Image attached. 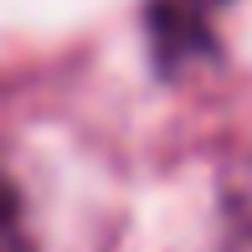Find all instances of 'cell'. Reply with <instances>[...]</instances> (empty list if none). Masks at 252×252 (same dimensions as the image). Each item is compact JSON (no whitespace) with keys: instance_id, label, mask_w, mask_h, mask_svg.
I'll return each mask as SVG.
<instances>
[{"instance_id":"cell-1","label":"cell","mask_w":252,"mask_h":252,"mask_svg":"<svg viewBox=\"0 0 252 252\" xmlns=\"http://www.w3.org/2000/svg\"><path fill=\"white\" fill-rule=\"evenodd\" d=\"M226 0H150L144 5V31H150V57L159 77H180L196 62H211L216 52V16Z\"/></svg>"},{"instance_id":"cell-2","label":"cell","mask_w":252,"mask_h":252,"mask_svg":"<svg viewBox=\"0 0 252 252\" xmlns=\"http://www.w3.org/2000/svg\"><path fill=\"white\" fill-rule=\"evenodd\" d=\"M221 211H226V221H232V232L252 247V155L237 159L221 175Z\"/></svg>"},{"instance_id":"cell-3","label":"cell","mask_w":252,"mask_h":252,"mask_svg":"<svg viewBox=\"0 0 252 252\" xmlns=\"http://www.w3.org/2000/svg\"><path fill=\"white\" fill-rule=\"evenodd\" d=\"M0 252H36V237H31L26 221V201L21 190L0 175Z\"/></svg>"}]
</instances>
